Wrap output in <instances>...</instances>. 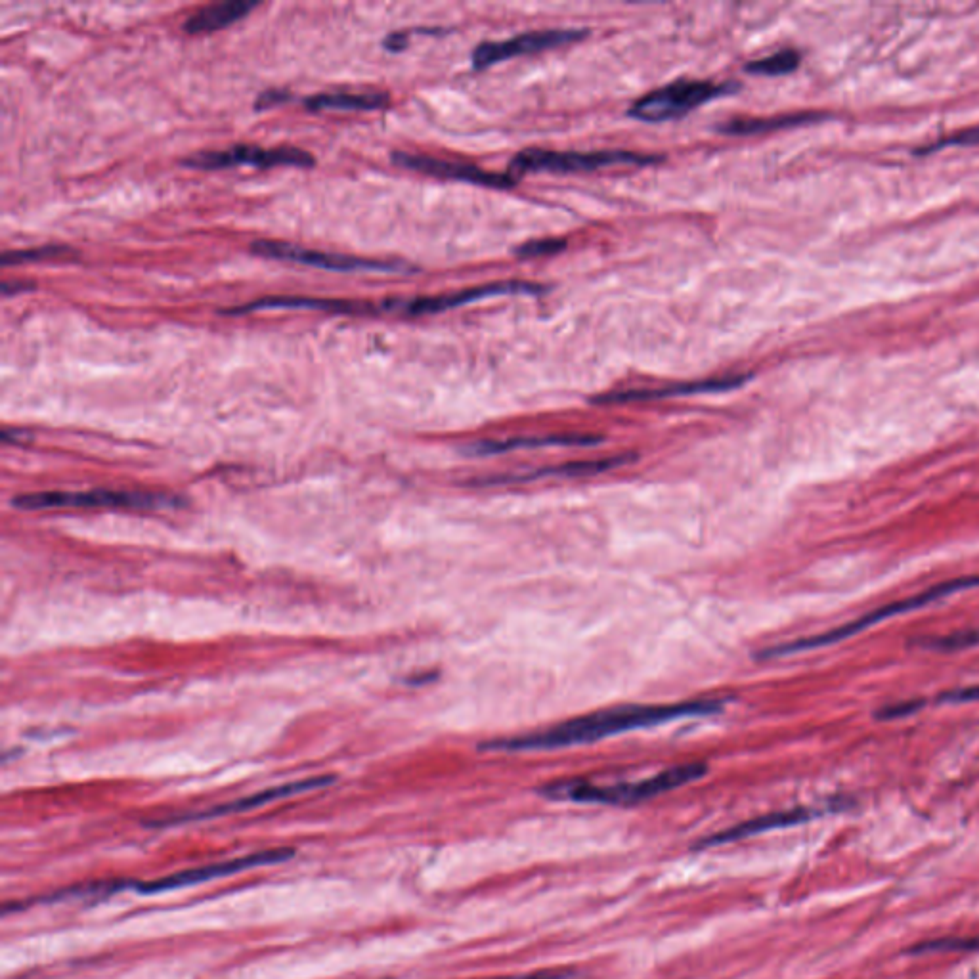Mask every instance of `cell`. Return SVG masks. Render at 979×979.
I'll use <instances>...</instances> for the list:
<instances>
[{
  "instance_id": "cell-1",
  "label": "cell",
  "mask_w": 979,
  "mask_h": 979,
  "mask_svg": "<svg viewBox=\"0 0 979 979\" xmlns=\"http://www.w3.org/2000/svg\"><path fill=\"white\" fill-rule=\"evenodd\" d=\"M723 708L721 700H689L675 704H653V706H622L589 714L582 718L570 719L551 729L526 733L517 737H503L482 742L479 748L484 752H540V750H559L568 746L591 744L597 740L622 735L628 731L647 729L668 721L685 718H700L719 714Z\"/></svg>"
},
{
  "instance_id": "cell-2",
  "label": "cell",
  "mask_w": 979,
  "mask_h": 979,
  "mask_svg": "<svg viewBox=\"0 0 979 979\" xmlns=\"http://www.w3.org/2000/svg\"><path fill=\"white\" fill-rule=\"evenodd\" d=\"M708 773L706 763L693 762L675 765L651 779L637 783H620L612 786L582 783V781H561L545 784L538 788V794L553 802H574V804L599 805H637L658 798L675 788L695 783Z\"/></svg>"
},
{
  "instance_id": "cell-3",
  "label": "cell",
  "mask_w": 979,
  "mask_h": 979,
  "mask_svg": "<svg viewBox=\"0 0 979 979\" xmlns=\"http://www.w3.org/2000/svg\"><path fill=\"white\" fill-rule=\"evenodd\" d=\"M978 586V576L955 578V580L937 584L934 588L926 589V591H922L918 595H913V597H907V599H901V601H893V603H888V605H884L880 609L871 610V612L855 618L853 622L844 624V626H840L836 630L825 631V633H819V635H813V637H807V639H798V641H792V643H783V645H775V647L763 649L762 653L756 654V658L758 660H773V658H783V656H790V654L823 649V647H828V645H834V643L851 639L857 633L869 630L872 626H878V624L890 620L893 616L907 614V612H913V610L924 609V607L934 605V603L945 599V597H951V595H957L960 591H968V589L978 588Z\"/></svg>"
},
{
  "instance_id": "cell-4",
  "label": "cell",
  "mask_w": 979,
  "mask_h": 979,
  "mask_svg": "<svg viewBox=\"0 0 979 979\" xmlns=\"http://www.w3.org/2000/svg\"><path fill=\"white\" fill-rule=\"evenodd\" d=\"M664 157L660 155H643V153L622 152H549V150H524L515 155L509 163V175L513 178L528 175V173H555V175H572V173H591L612 165H653L660 163Z\"/></svg>"
},
{
  "instance_id": "cell-5",
  "label": "cell",
  "mask_w": 979,
  "mask_h": 979,
  "mask_svg": "<svg viewBox=\"0 0 979 979\" xmlns=\"http://www.w3.org/2000/svg\"><path fill=\"white\" fill-rule=\"evenodd\" d=\"M295 853L297 851L293 848L262 849V851L247 853V855L234 857V859H226V861H218V863H211V865H203V867H194V869H186V871L173 872L169 876H161V878H155V880H127V890L140 893V895H159V893L176 892V890H182V888H190V886H197V884L220 880V878H226V876H232V874H238V872L287 863V861H291L295 857Z\"/></svg>"
},
{
  "instance_id": "cell-6",
  "label": "cell",
  "mask_w": 979,
  "mask_h": 979,
  "mask_svg": "<svg viewBox=\"0 0 979 979\" xmlns=\"http://www.w3.org/2000/svg\"><path fill=\"white\" fill-rule=\"evenodd\" d=\"M737 90H739L737 83L716 85L710 81L679 79L639 98L628 113L633 119L645 123H664V121L679 119L698 106L716 100L719 96L735 94Z\"/></svg>"
},
{
  "instance_id": "cell-7",
  "label": "cell",
  "mask_w": 979,
  "mask_h": 979,
  "mask_svg": "<svg viewBox=\"0 0 979 979\" xmlns=\"http://www.w3.org/2000/svg\"><path fill=\"white\" fill-rule=\"evenodd\" d=\"M12 505L23 511L44 509H165L176 505L175 498L127 492V490H88V492H33L12 500Z\"/></svg>"
},
{
  "instance_id": "cell-8",
  "label": "cell",
  "mask_w": 979,
  "mask_h": 979,
  "mask_svg": "<svg viewBox=\"0 0 979 979\" xmlns=\"http://www.w3.org/2000/svg\"><path fill=\"white\" fill-rule=\"evenodd\" d=\"M251 253L257 257H264V259L295 262V264H305V266L335 270V272H356V270L410 272L412 270V268L396 264V262L373 261V259H360V257H350V255H341V253L312 251V249H305V247L285 243V241H255L251 245Z\"/></svg>"
},
{
  "instance_id": "cell-9",
  "label": "cell",
  "mask_w": 979,
  "mask_h": 979,
  "mask_svg": "<svg viewBox=\"0 0 979 979\" xmlns=\"http://www.w3.org/2000/svg\"><path fill=\"white\" fill-rule=\"evenodd\" d=\"M333 783H335V777L333 775H327V777H310V779H301V781H295V783L280 784V786H274V788H266V790L257 792V794L245 796V798L228 802V804L215 805V807H209V809H203V811H190V813H180V815L157 819V821H146L144 825L148 828H169L180 827V825H186V823H197V821H209V819H218V817H226V815L245 813V811L257 809V807H262V805L272 804V802H278V800H285V798H291V796H297V794H303V792H310V790H318V788H324V786H329V784Z\"/></svg>"
},
{
  "instance_id": "cell-10",
  "label": "cell",
  "mask_w": 979,
  "mask_h": 979,
  "mask_svg": "<svg viewBox=\"0 0 979 979\" xmlns=\"http://www.w3.org/2000/svg\"><path fill=\"white\" fill-rule=\"evenodd\" d=\"M236 165H253L257 169H270L280 165L312 167L314 157L305 150H297V148L266 150L259 146H236L222 152L194 153L182 161V167L196 169V171H220Z\"/></svg>"
},
{
  "instance_id": "cell-11",
  "label": "cell",
  "mask_w": 979,
  "mask_h": 979,
  "mask_svg": "<svg viewBox=\"0 0 979 979\" xmlns=\"http://www.w3.org/2000/svg\"><path fill=\"white\" fill-rule=\"evenodd\" d=\"M588 35V29H549V31L524 33L500 43H482L473 52V67L486 69L501 64L509 58L553 50L566 44L580 43Z\"/></svg>"
},
{
  "instance_id": "cell-12",
  "label": "cell",
  "mask_w": 979,
  "mask_h": 979,
  "mask_svg": "<svg viewBox=\"0 0 979 979\" xmlns=\"http://www.w3.org/2000/svg\"><path fill=\"white\" fill-rule=\"evenodd\" d=\"M392 163L415 171L421 175L436 176V178H446V180H459L467 184H475L482 188H492V190H509L517 186V178L509 173H488L482 171L475 165L467 163H457V161H446V159H436L429 155H419V153L394 152L392 153Z\"/></svg>"
},
{
  "instance_id": "cell-13",
  "label": "cell",
  "mask_w": 979,
  "mask_h": 979,
  "mask_svg": "<svg viewBox=\"0 0 979 979\" xmlns=\"http://www.w3.org/2000/svg\"><path fill=\"white\" fill-rule=\"evenodd\" d=\"M544 287L538 283L530 282H498L479 285L471 289H463L448 295H436V297H419L414 301H396L394 310H402L408 316H427V314H440L452 308L469 305L482 299L490 297H503V295H542Z\"/></svg>"
},
{
  "instance_id": "cell-14",
  "label": "cell",
  "mask_w": 979,
  "mask_h": 979,
  "mask_svg": "<svg viewBox=\"0 0 979 979\" xmlns=\"http://www.w3.org/2000/svg\"><path fill=\"white\" fill-rule=\"evenodd\" d=\"M830 811H832L830 807H796V809L767 813V815H760V817L748 819V821L739 823V825L725 828V830L716 832V834H710L706 838H700L698 842L693 844V849L700 851V849L718 848V846L735 844V842L752 838V836H760V834L771 832V830L798 827V825H804V823H809L813 819H819V817H823L825 813H830Z\"/></svg>"
},
{
  "instance_id": "cell-15",
  "label": "cell",
  "mask_w": 979,
  "mask_h": 979,
  "mask_svg": "<svg viewBox=\"0 0 979 979\" xmlns=\"http://www.w3.org/2000/svg\"><path fill=\"white\" fill-rule=\"evenodd\" d=\"M750 375H735V377H719V379H704L691 383H675L662 389H631V391H614L593 396L591 402L599 406H614V404H631V402H649L675 396H691V394H708V392L735 391L742 387Z\"/></svg>"
},
{
  "instance_id": "cell-16",
  "label": "cell",
  "mask_w": 979,
  "mask_h": 979,
  "mask_svg": "<svg viewBox=\"0 0 979 979\" xmlns=\"http://www.w3.org/2000/svg\"><path fill=\"white\" fill-rule=\"evenodd\" d=\"M603 442V436L597 435H549V436H521V438H507V440H482L463 448V454L475 457L500 456L509 454L515 450H534V448H553V446H563V448H588L597 446Z\"/></svg>"
},
{
  "instance_id": "cell-17",
  "label": "cell",
  "mask_w": 979,
  "mask_h": 979,
  "mask_svg": "<svg viewBox=\"0 0 979 979\" xmlns=\"http://www.w3.org/2000/svg\"><path fill=\"white\" fill-rule=\"evenodd\" d=\"M322 310V312H335V314H375L383 310V306L371 305V303H360V301H335V299H310V297H266L259 299L249 305L236 306V308H226L220 314L226 316H240L249 314L257 310Z\"/></svg>"
},
{
  "instance_id": "cell-18",
  "label": "cell",
  "mask_w": 979,
  "mask_h": 979,
  "mask_svg": "<svg viewBox=\"0 0 979 979\" xmlns=\"http://www.w3.org/2000/svg\"><path fill=\"white\" fill-rule=\"evenodd\" d=\"M637 459L635 454H624V456L603 457V459H584V461H570L563 465H553L544 467L532 475L526 477H492V479H480L479 484H503V482H513V480L544 479V477H563V479H574V477H589V475H599L610 469L622 467L633 463Z\"/></svg>"
},
{
  "instance_id": "cell-19",
  "label": "cell",
  "mask_w": 979,
  "mask_h": 979,
  "mask_svg": "<svg viewBox=\"0 0 979 979\" xmlns=\"http://www.w3.org/2000/svg\"><path fill=\"white\" fill-rule=\"evenodd\" d=\"M257 6L259 2H247V0H228L220 4H211L196 12L192 18H188V22L182 25V29L188 35L215 33L232 23L240 22L241 18H245Z\"/></svg>"
},
{
  "instance_id": "cell-20",
  "label": "cell",
  "mask_w": 979,
  "mask_h": 979,
  "mask_svg": "<svg viewBox=\"0 0 979 979\" xmlns=\"http://www.w3.org/2000/svg\"><path fill=\"white\" fill-rule=\"evenodd\" d=\"M389 102L385 92H329L306 98L305 108L308 111H375L387 108Z\"/></svg>"
},
{
  "instance_id": "cell-21",
  "label": "cell",
  "mask_w": 979,
  "mask_h": 979,
  "mask_svg": "<svg viewBox=\"0 0 979 979\" xmlns=\"http://www.w3.org/2000/svg\"><path fill=\"white\" fill-rule=\"evenodd\" d=\"M823 119V115L817 113H798V115H783V117H769V119H735L729 123L719 125V131L725 134H737V136H750V134H760V132L779 131L788 127H798L807 125L813 121Z\"/></svg>"
},
{
  "instance_id": "cell-22",
  "label": "cell",
  "mask_w": 979,
  "mask_h": 979,
  "mask_svg": "<svg viewBox=\"0 0 979 979\" xmlns=\"http://www.w3.org/2000/svg\"><path fill=\"white\" fill-rule=\"evenodd\" d=\"M75 257V251L67 249V247H62V245H46V247H37V249H27V251H6L2 253L0 261H2V266H14V264H29V262H44V261H64V259H73Z\"/></svg>"
},
{
  "instance_id": "cell-23",
  "label": "cell",
  "mask_w": 979,
  "mask_h": 979,
  "mask_svg": "<svg viewBox=\"0 0 979 979\" xmlns=\"http://www.w3.org/2000/svg\"><path fill=\"white\" fill-rule=\"evenodd\" d=\"M800 66V54L796 50H781L773 56H767L762 60H754L746 66L748 73L756 75H767V77H779L788 75Z\"/></svg>"
},
{
  "instance_id": "cell-24",
  "label": "cell",
  "mask_w": 979,
  "mask_h": 979,
  "mask_svg": "<svg viewBox=\"0 0 979 979\" xmlns=\"http://www.w3.org/2000/svg\"><path fill=\"white\" fill-rule=\"evenodd\" d=\"M911 955L930 953H979V937H945L916 943L909 949Z\"/></svg>"
},
{
  "instance_id": "cell-25",
  "label": "cell",
  "mask_w": 979,
  "mask_h": 979,
  "mask_svg": "<svg viewBox=\"0 0 979 979\" xmlns=\"http://www.w3.org/2000/svg\"><path fill=\"white\" fill-rule=\"evenodd\" d=\"M918 645H922L930 651H939V653H949V651L953 653V651H962V649H972V647L979 645V630L958 631V633L943 635V637H930L926 641H918Z\"/></svg>"
},
{
  "instance_id": "cell-26",
  "label": "cell",
  "mask_w": 979,
  "mask_h": 979,
  "mask_svg": "<svg viewBox=\"0 0 979 979\" xmlns=\"http://www.w3.org/2000/svg\"><path fill=\"white\" fill-rule=\"evenodd\" d=\"M566 241L551 238V240H534L523 243L521 247L515 249V255L524 259H536V257H549L565 251Z\"/></svg>"
},
{
  "instance_id": "cell-27",
  "label": "cell",
  "mask_w": 979,
  "mask_h": 979,
  "mask_svg": "<svg viewBox=\"0 0 979 979\" xmlns=\"http://www.w3.org/2000/svg\"><path fill=\"white\" fill-rule=\"evenodd\" d=\"M926 706L924 700H909V702H899V704H893V706H886V708H880L876 712V719H882V721H888V719H901L909 718L916 714L918 710H922Z\"/></svg>"
},
{
  "instance_id": "cell-28",
  "label": "cell",
  "mask_w": 979,
  "mask_h": 979,
  "mask_svg": "<svg viewBox=\"0 0 979 979\" xmlns=\"http://www.w3.org/2000/svg\"><path fill=\"white\" fill-rule=\"evenodd\" d=\"M936 702H939V704H970V702H979V685L941 693L936 698Z\"/></svg>"
},
{
  "instance_id": "cell-29",
  "label": "cell",
  "mask_w": 979,
  "mask_h": 979,
  "mask_svg": "<svg viewBox=\"0 0 979 979\" xmlns=\"http://www.w3.org/2000/svg\"><path fill=\"white\" fill-rule=\"evenodd\" d=\"M970 144H979V127H974V129H968V131L958 132L955 136H949L945 140H941L936 146H930L926 150H922V153L934 152L937 148H943V146H970Z\"/></svg>"
},
{
  "instance_id": "cell-30",
  "label": "cell",
  "mask_w": 979,
  "mask_h": 979,
  "mask_svg": "<svg viewBox=\"0 0 979 979\" xmlns=\"http://www.w3.org/2000/svg\"><path fill=\"white\" fill-rule=\"evenodd\" d=\"M287 100H291V94L287 90H266L255 100V109L261 111V109L274 108Z\"/></svg>"
},
{
  "instance_id": "cell-31",
  "label": "cell",
  "mask_w": 979,
  "mask_h": 979,
  "mask_svg": "<svg viewBox=\"0 0 979 979\" xmlns=\"http://www.w3.org/2000/svg\"><path fill=\"white\" fill-rule=\"evenodd\" d=\"M408 43H410V33H406V31H394L391 35L385 37L383 46L389 52H402V50L408 48Z\"/></svg>"
},
{
  "instance_id": "cell-32",
  "label": "cell",
  "mask_w": 979,
  "mask_h": 979,
  "mask_svg": "<svg viewBox=\"0 0 979 979\" xmlns=\"http://www.w3.org/2000/svg\"><path fill=\"white\" fill-rule=\"evenodd\" d=\"M572 976H574V972H570V970H545V972H534V974H523V976L494 979H572Z\"/></svg>"
},
{
  "instance_id": "cell-33",
  "label": "cell",
  "mask_w": 979,
  "mask_h": 979,
  "mask_svg": "<svg viewBox=\"0 0 979 979\" xmlns=\"http://www.w3.org/2000/svg\"><path fill=\"white\" fill-rule=\"evenodd\" d=\"M33 287H35L33 283L4 282L2 283V295H4V297H10V295H18V293H25V291H31Z\"/></svg>"
}]
</instances>
